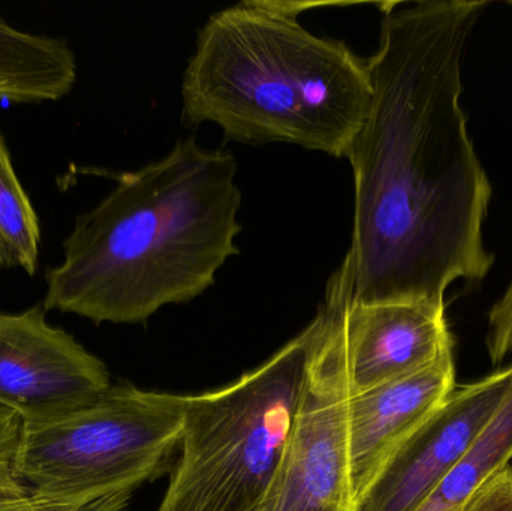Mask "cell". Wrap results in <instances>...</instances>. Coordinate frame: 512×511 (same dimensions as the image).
<instances>
[{
	"instance_id": "obj_15",
	"label": "cell",
	"mask_w": 512,
	"mask_h": 511,
	"mask_svg": "<svg viewBox=\"0 0 512 511\" xmlns=\"http://www.w3.org/2000/svg\"><path fill=\"white\" fill-rule=\"evenodd\" d=\"M486 345L495 366L512 354V281L490 311Z\"/></svg>"
},
{
	"instance_id": "obj_7",
	"label": "cell",
	"mask_w": 512,
	"mask_h": 511,
	"mask_svg": "<svg viewBox=\"0 0 512 511\" xmlns=\"http://www.w3.org/2000/svg\"><path fill=\"white\" fill-rule=\"evenodd\" d=\"M45 311L0 312V405L23 423L71 413L113 386L105 363L48 324Z\"/></svg>"
},
{
	"instance_id": "obj_8",
	"label": "cell",
	"mask_w": 512,
	"mask_h": 511,
	"mask_svg": "<svg viewBox=\"0 0 512 511\" xmlns=\"http://www.w3.org/2000/svg\"><path fill=\"white\" fill-rule=\"evenodd\" d=\"M512 365L460 386L399 447L355 511H417L471 449L508 395Z\"/></svg>"
},
{
	"instance_id": "obj_2",
	"label": "cell",
	"mask_w": 512,
	"mask_h": 511,
	"mask_svg": "<svg viewBox=\"0 0 512 511\" xmlns=\"http://www.w3.org/2000/svg\"><path fill=\"white\" fill-rule=\"evenodd\" d=\"M236 174L233 153L204 149L195 137L120 174L78 216L62 263L45 273L44 308L96 324H144L164 306L197 299L240 251Z\"/></svg>"
},
{
	"instance_id": "obj_3",
	"label": "cell",
	"mask_w": 512,
	"mask_h": 511,
	"mask_svg": "<svg viewBox=\"0 0 512 511\" xmlns=\"http://www.w3.org/2000/svg\"><path fill=\"white\" fill-rule=\"evenodd\" d=\"M306 3L245 0L198 30L183 120L227 140L288 143L346 158L372 102L367 59L298 21Z\"/></svg>"
},
{
	"instance_id": "obj_14",
	"label": "cell",
	"mask_w": 512,
	"mask_h": 511,
	"mask_svg": "<svg viewBox=\"0 0 512 511\" xmlns=\"http://www.w3.org/2000/svg\"><path fill=\"white\" fill-rule=\"evenodd\" d=\"M131 495L108 498L95 504L50 500L30 491L14 474L11 465L0 467V511H123Z\"/></svg>"
},
{
	"instance_id": "obj_9",
	"label": "cell",
	"mask_w": 512,
	"mask_h": 511,
	"mask_svg": "<svg viewBox=\"0 0 512 511\" xmlns=\"http://www.w3.org/2000/svg\"><path fill=\"white\" fill-rule=\"evenodd\" d=\"M328 284L342 305L351 393H363L438 362L453 351L444 303H351L336 276Z\"/></svg>"
},
{
	"instance_id": "obj_16",
	"label": "cell",
	"mask_w": 512,
	"mask_h": 511,
	"mask_svg": "<svg viewBox=\"0 0 512 511\" xmlns=\"http://www.w3.org/2000/svg\"><path fill=\"white\" fill-rule=\"evenodd\" d=\"M460 511H512V465L484 483Z\"/></svg>"
},
{
	"instance_id": "obj_18",
	"label": "cell",
	"mask_w": 512,
	"mask_h": 511,
	"mask_svg": "<svg viewBox=\"0 0 512 511\" xmlns=\"http://www.w3.org/2000/svg\"><path fill=\"white\" fill-rule=\"evenodd\" d=\"M510 5L512 6V2H510Z\"/></svg>"
},
{
	"instance_id": "obj_12",
	"label": "cell",
	"mask_w": 512,
	"mask_h": 511,
	"mask_svg": "<svg viewBox=\"0 0 512 511\" xmlns=\"http://www.w3.org/2000/svg\"><path fill=\"white\" fill-rule=\"evenodd\" d=\"M512 461V383L499 410L471 449L417 511H460Z\"/></svg>"
},
{
	"instance_id": "obj_10",
	"label": "cell",
	"mask_w": 512,
	"mask_h": 511,
	"mask_svg": "<svg viewBox=\"0 0 512 511\" xmlns=\"http://www.w3.org/2000/svg\"><path fill=\"white\" fill-rule=\"evenodd\" d=\"M456 389L453 351L429 368L363 393L348 407L349 468L355 509L399 447Z\"/></svg>"
},
{
	"instance_id": "obj_19",
	"label": "cell",
	"mask_w": 512,
	"mask_h": 511,
	"mask_svg": "<svg viewBox=\"0 0 512 511\" xmlns=\"http://www.w3.org/2000/svg\"><path fill=\"white\" fill-rule=\"evenodd\" d=\"M512 462V461H511Z\"/></svg>"
},
{
	"instance_id": "obj_17",
	"label": "cell",
	"mask_w": 512,
	"mask_h": 511,
	"mask_svg": "<svg viewBox=\"0 0 512 511\" xmlns=\"http://www.w3.org/2000/svg\"><path fill=\"white\" fill-rule=\"evenodd\" d=\"M23 420L0 405V467L11 465L20 444Z\"/></svg>"
},
{
	"instance_id": "obj_4",
	"label": "cell",
	"mask_w": 512,
	"mask_h": 511,
	"mask_svg": "<svg viewBox=\"0 0 512 511\" xmlns=\"http://www.w3.org/2000/svg\"><path fill=\"white\" fill-rule=\"evenodd\" d=\"M313 323L236 383L188 396L177 459L156 511H252L300 404Z\"/></svg>"
},
{
	"instance_id": "obj_13",
	"label": "cell",
	"mask_w": 512,
	"mask_h": 511,
	"mask_svg": "<svg viewBox=\"0 0 512 511\" xmlns=\"http://www.w3.org/2000/svg\"><path fill=\"white\" fill-rule=\"evenodd\" d=\"M38 215L15 174L11 153L0 132V269L38 270Z\"/></svg>"
},
{
	"instance_id": "obj_1",
	"label": "cell",
	"mask_w": 512,
	"mask_h": 511,
	"mask_svg": "<svg viewBox=\"0 0 512 511\" xmlns=\"http://www.w3.org/2000/svg\"><path fill=\"white\" fill-rule=\"evenodd\" d=\"M487 2L388 3L367 59L369 113L346 158L354 171L351 248L339 269L349 302L444 303L495 258L483 227L489 177L460 104L469 39Z\"/></svg>"
},
{
	"instance_id": "obj_11",
	"label": "cell",
	"mask_w": 512,
	"mask_h": 511,
	"mask_svg": "<svg viewBox=\"0 0 512 511\" xmlns=\"http://www.w3.org/2000/svg\"><path fill=\"white\" fill-rule=\"evenodd\" d=\"M77 81V59L65 39L23 32L0 17V101H59Z\"/></svg>"
},
{
	"instance_id": "obj_6",
	"label": "cell",
	"mask_w": 512,
	"mask_h": 511,
	"mask_svg": "<svg viewBox=\"0 0 512 511\" xmlns=\"http://www.w3.org/2000/svg\"><path fill=\"white\" fill-rule=\"evenodd\" d=\"M312 323L297 414L276 473L252 511H355L348 446L351 386L342 305L331 285Z\"/></svg>"
},
{
	"instance_id": "obj_5",
	"label": "cell",
	"mask_w": 512,
	"mask_h": 511,
	"mask_svg": "<svg viewBox=\"0 0 512 511\" xmlns=\"http://www.w3.org/2000/svg\"><path fill=\"white\" fill-rule=\"evenodd\" d=\"M188 396L111 386L95 401L39 423H23L12 461L41 497L95 504L132 495L171 470Z\"/></svg>"
}]
</instances>
